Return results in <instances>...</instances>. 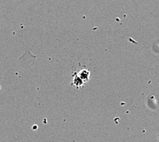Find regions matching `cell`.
<instances>
[{
  "label": "cell",
  "mask_w": 159,
  "mask_h": 142,
  "mask_svg": "<svg viewBox=\"0 0 159 142\" xmlns=\"http://www.w3.org/2000/svg\"><path fill=\"white\" fill-rule=\"evenodd\" d=\"M158 140H159V135H158Z\"/></svg>",
  "instance_id": "3"
},
{
  "label": "cell",
  "mask_w": 159,
  "mask_h": 142,
  "mask_svg": "<svg viewBox=\"0 0 159 142\" xmlns=\"http://www.w3.org/2000/svg\"><path fill=\"white\" fill-rule=\"evenodd\" d=\"M84 83V82L82 80L81 78L78 75L74 76V79H73V85H74V86L77 88H80L83 85Z\"/></svg>",
  "instance_id": "2"
},
{
  "label": "cell",
  "mask_w": 159,
  "mask_h": 142,
  "mask_svg": "<svg viewBox=\"0 0 159 142\" xmlns=\"http://www.w3.org/2000/svg\"><path fill=\"white\" fill-rule=\"evenodd\" d=\"M81 79L83 81L84 83L89 80V78H90V72H89L87 69H83V70H81L80 71L79 73L77 74Z\"/></svg>",
  "instance_id": "1"
}]
</instances>
